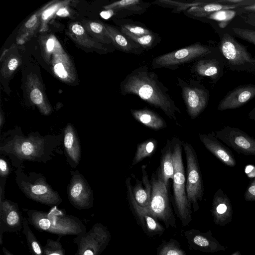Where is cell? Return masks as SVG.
Segmentation results:
<instances>
[{
    "mask_svg": "<svg viewBox=\"0 0 255 255\" xmlns=\"http://www.w3.org/2000/svg\"><path fill=\"white\" fill-rule=\"evenodd\" d=\"M29 95L31 101L43 114L47 115L51 112L52 109L45 99L44 95L39 88L32 87Z\"/></svg>",
    "mask_w": 255,
    "mask_h": 255,
    "instance_id": "obj_31",
    "label": "cell"
},
{
    "mask_svg": "<svg viewBox=\"0 0 255 255\" xmlns=\"http://www.w3.org/2000/svg\"><path fill=\"white\" fill-rule=\"evenodd\" d=\"M255 97V84H244L230 91L219 102L217 110H233L242 107Z\"/></svg>",
    "mask_w": 255,
    "mask_h": 255,
    "instance_id": "obj_16",
    "label": "cell"
},
{
    "mask_svg": "<svg viewBox=\"0 0 255 255\" xmlns=\"http://www.w3.org/2000/svg\"><path fill=\"white\" fill-rule=\"evenodd\" d=\"M16 182L23 193L28 198L49 206L55 207L62 202L58 193L39 174L27 176L22 172L17 173Z\"/></svg>",
    "mask_w": 255,
    "mask_h": 255,
    "instance_id": "obj_5",
    "label": "cell"
},
{
    "mask_svg": "<svg viewBox=\"0 0 255 255\" xmlns=\"http://www.w3.org/2000/svg\"><path fill=\"white\" fill-rule=\"evenodd\" d=\"M112 44L118 50L125 53L139 55L143 49L113 26L104 24Z\"/></svg>",
    "mask_w": 255,
    "mask_h": 255,
    "instance_id": "obj_22",
    "label": "cell"
},
{
    "mask_svg": "<svg viewBox=\"0 0 255 255\" xmlns=\"http://www.w3.org/2000/svg\"><path fill=\"white\" fill-rule=\"evenodd\" d=\"M23 217L17 203L8 200H0V244L3 234L20 232L23 228Z\"/></svg>",
    "mask_w": 255,
    "mask_h": 255,
    "instance_id": "obj_15",
    "label": "cell"
},
{
    "mask_svg": "<svg viewBox=\"0 0 255 255\" xmlns=\"http://www.w3.org/2000/svg\"><path fill=\"white\" fill-rule=\"evenodd\" d=\"M18 62L15 58H12L9 60L8 63V68L11 71H13L16 69L18 66Z\"/></svg>",
    "mask_w": 255,
    "mask_h": 255,
    "instance_id": "obj_44",
    "label": "cell"
},
{
    "mask_svg": "<svg viewBox=\"0 0 255 255\" xmlns=\"http://www.w3.org/2000/svg\"><path fill=\"white\" fill-rule=\"evenodd\" d=\"M47 147L48 142L44 137L15 135L1 145L0 150L21 159L36 161L44 157Z\"/></svg>",
    "mask_w": 255,
    "mask_h": 255,
    "instance_id": "obj_8",
    "label": "cell"
},
{
    "mask_svg": "<svg viewBox=\"0 0 255 255\" xmlns=\"http://www.w3.org/2000/svg\"><path fill=\"white\" fill-rule=\"evenodd\" d=\"M9 173V168L6 161L1 158L0 159V175L1 177H6Z\"/></svg>",
    "mask_w": 255,
    "mask_h": 255,
    "instance_id": "obj_41",
    "label": "cell"
},
{
    "mask_svg": "<svg viewBox=\"0 0 255 255\" xmlns=\"http://www.w3.org/2000/svg\"><path fill=\"white\" fill-rule=\"evenodd\" d=\"M29 224L39 232L64 236H78L86 232V227L78 218L53 207L49 212L24 209Z\"/></svg>",
    "mask_w": 255,
    "mask_h": 255,
    "instance_id": "obj_2",
    "label": "cell"
},
{
    "mask_svg": "<svg viewBox=\"0 0 255 255\" xmlns=\"http://www.w3.org/2000/svg\"><path fill=\"white\" fill-rule=\"evenodd\" d=\"M219 51L228 68L233 71L255 74V57L233 35L221 31Z\"/></svg>",
    "mask_w": 255,
    "mask_h": 255,
    "instance_id": "obj_4",
    "label": "cell"
},
{
    "mask_svg": "<svg viewBox=\"0 0 255 255\" xmlns=\"http://www.w3.org/2000/svg\"><path fill=\"white\" fill-rule=\"evenodd\" d=\"M231 255H241V254L239 251H237L236 252L233 253Z\"/></svg>",
    "mask_w": 255,
    "mask_h": 255,
    "instance_id": "obj_51",
    "label": "cell"
},
{
    "mask_svg": "<svg viewBox=\"0 0 255 255\" xmlns=\"http://www.w3.org/2000/svg\"><path fill=\"white\" fill-rule=\"evenodd\" d=\"M54 46V41L52 39H49L47 42V48L49 51L53 50Z\"/></svg>",
    "mask_w": 255,
    "mask_h": 255,
    "instance_id": "obj_45",
    "label": "cell"
},
{
    "mask_svg": "<svg viewBox=\"0 0 255 255\" xmlns=\"http://www.w3.org/2000/svg\"><path fill=\"white\" fill-rule=\"evenodd\" d=\"M178 79L187 112L192 119H194L207 107L209 92L199 83H187L182 79Z\"/></svg>",
    "mask_w": 255,
    "mask_h": 255,
    "instance_id": "obj_11",
    "label": "cell"
},
{
    "mask_svg": "<svg viewBox=\"0 0 255 255\" xmlns=\"http://www.w3.org/2000/svg\"><path fill=\"white\" fill-rule=\"evenodd\" d=\"M114 15V12L112 9H107L106 10L102 11L100 13L101 16L105 19H108Z\"/></svg>",
    "mask_w": 255,
    "mask_h": 255,
    "instance_id": "obj_43",
    "label": "cell"
},
{
    "mask_svg": "<svg viewBox=\"0 0 255 255\" xmlns=\"http://www.w3.org/2000/svg\"><path fill=\"white\" fill-rule=\"evenodd\" d=\"M199 138L206 149L227 166L234 167L236 160L232 152L214 135V131L208 134H199Z\"/></svg>",
    "mask_w": 255,
    "mask_h": 255,
    "instance_id": "obj_20",
    "label": "cell"
},
{
    "mask_svg": "<svg viewBox=\"0 0 255 255\" xmlns=\"http://www.w3.org/2000/svg\"><path fill=\"white\" fill-rule=\"evenodd\" d=\"M247 201H255V178L250 182L244 194Z\"/></svg>",
    "mask_w": 255,
    "mask_h": 255,
    "instance_id": "obj_38",
    "label": "cell"
},
{
    "mask_svg": "<svg viewBox=\"0 0 255 255\" xmlns=\"http://www.w3.org/2000/svg\"><path fill=\"white\" fill-rule=\"evenodd\" d=\"M248 117L250 120L255 121V107L249 113Z\"/></svg>",
    "mask_w": 255,
    "mask_h": 255,
    "instance_id": "obj_47",
    "label": "cell"
},
{
    "mask_svg": "<svg viewBox=\"0 0 255 255\" xmlns=\"http://www.w3.org/2000/svg\"><path fill=\"white\" fill-rule=\"evenodd\" d=\"M250 0L243 4H236L235 0H212L209 3L195 6L184 11L188 16L200 18H206L210 14L218 11L227 9H237L248 5Z\"/></svg>",
    "mask_w": 255,
    "mask_h": 255,
    "instance_id": "obj_19",
    "label": "cell"
},
{
    "mask_svg": "<svg viewBox=\"0 0 255 255\" xmlns=\"http://www.w3.org/2000/svg\"><path fill=\"white\" fill-rule=\"evenodd\" d=\"M157 170L161 178L168 190L169 180L170 179H173L174 173L172 144L170 140L167 141L166 144L161 150L160 166Z\"/></svg>",
    "mask_w": 255,
    "mask_h": 255,
    "instance_id": "obj_25",
    "label": "cell"
},
{
    "mask_svg": "<svg viewBox=\"0 0 255 255\" xmlns=\"http://www.w3.org/2000/svg\"><path fill=\"white\" fill-rule=\"evenodd\" d=\"M120 30L128 37L140 45L143 49L146 50L152 48L161 41L160 36L156 33L137 36L129 33L122 28H120Z\"/></svg>",
    "mask_w": 255,
    "mask_h": 255,
    "instance_id": "obj_29",
    "label": "cell"
},
{
    "mask_svg": "<svg viewBox=\"0 0 255 255\" xmlns=\"http://www.w3.org/2000/svg\"><path fill=\"white\" fill-rule=\"evenodd\" d=\"M239 15L246 23L255 27V12H240Z\"/></svg>",
    "mask_w": 255,
    "mask_h": 255,
    "instance_id": "obj_39",
    "label": "cell"
},
{
    "mask_svg": "<svg viewBox=\"0 0 255 255\" xmlns=\"http://www.w3.org/2000/svg\"><path fill=\"white\" fill-rule=\"evenodd\" d=\"M90 31L96 35L102 42L110 44L112 41L106 31L104 24L97 22H91L89 23Z\"/></svg>",
    "mask_w": 255,
    "mask_h": 255,
    "instance_id": "obj_36",
    "label": "cell"
},
{
    "mask_svg": "<svg viewBox=\"0 0 255 255\" xmlns=\"http://www.w3.org/2000/svg\"><path fill=\"white\" fill-rule=\"evenodd\" d=\"M168 89L160 81L158 76L146 66L137 67L124 79L121 84L123 95H135L152 106L161 110L169 118L178 123L176 115L181 114Z\"/></svg>",
    "mask_w": 255,
    "mask_h": 255,
    "instance_id": "obj_1",
    "label": "cell"
},
{
    "mask_svg": "<svg viewBox=\"0 0 255 255\" xmlns=\"http://www.w3.org/2000/svg\"><path fill=\"white\" fill-rule=\"evenodd\" d=\"M151 194L146 210L156 220L162 221L166 229L176 227V220L172 212L169 198L165 184L158 171L153 173L150 179Z\"/></svg>",
    "mask_w": 255,
    "mask_h": 255,
    "instance_id": "obj_6",
    "label": "cell"
},
{
    "mask_svg": "<svg viewBox=\"0 0 255 255\" xmlns=\"http://www.w3.org/2000/svg\"><path fill=\"white\" fill-rule=\"evenodd\" d=\"M4 123V118L2 117V114H0V126L1 128Z\"/></svg>",
    "mask_w": 255,
    "mask_h": 255,
    "instance_id": "obj_50",
    "label": "cell"
},
{
    "mask_svg": "<svg viewBox=\"0 0 255 255\" xmlns=\"http://www.w3.org/2000/svg\"><path fill=\"white\" fill-rule=\"evenodd\" d=\"M61 238L58 236L56 241L47 239L43 246L44 255H66L65 250L60 242Z\"/></svg>",
    "mask_w": 255,
    "mask_h": 255,
    "instance_id": "obj_34",
    "label": "cell"
},
{
    "mask_svg": "<svg viewBox=\"0 0 255 255\" xmlns=\"http://www.w3.org/2000/svg\"><path fill=\"white\" fill-rule=\"evenodd\" d=\"M214 135L238 154L255 156V139L244 131L227 126L215 131Z\"/></svg>",
    "mask_w": 255,
    "mask_h": 255,
    "instance_id": "obj_12",
    "label": "cell"
},
{
    "mask_svg": "<svg viewBox=\"0 0 255 255\" xmlns=\"http://www.w3.org/2000/svg\"><path fill=\"white\" fill-rule=\"evenodd\" d=\"M142 179H139L133 175L131 176L135 179V184L131 186V191L133 197L137 203L141 207L147 208L150 202L151 194V184L143 165L141 167Z\"/></svg>",
    "mask_w": 255,
    "mask_h": 255,
    "instance_id": "obj_23",
    "label": "cell"
},
{
    "mask_svg": "<svg viewBox=\"0 0 255 255\" xmlns=\"http://www.w3.org/2000/svg\"><path fill=\"white\" fill-rule=\"evenodd\" d=\"M37 20V17L36 15H32L25 24L26 28H30L34 26Z\"/></svg>",
    "mask_w": 255,
    "mask_h": 255,
    "instance_id": "obj_42",
    "label": "cell"
},
{
    "mask_svg": "<svg viewBox=\"0 0 255 255\" xmlns=\"http://www.w3.org/2000/svg\"><path fill=\"white\" fill-rule=\"evenodd\" d=\"M64 145L67 154L76 164L81 158V147L76 132L73 126L68 124L64 130Z\"/></svg>",
    "mask_w": 255,
    "mask_h": 255,
    "instance_id": "obj_27",
    "label": "cell"
},
{
    "mask_svg": "<svg viewBox=\"0 0 255 255\" xmlns=\"http://www.w3.org/2000/svg\"><path fill=\"white\" fill-rule=\"evenodd\" d=\"M54 11L53 9H50L45 11V12L43 14V17L44 18H46L48 16H49L52 12Z\"/></svg>",
    "mask_w": 255,
    "mask_h": 255,
    "instance_id": "obj_48",
    "label": "cell"
},
{
    "mask_svg": "<svg viewBox=\"0 0 255 255\" xmlns=\"http://www.w3.org/2000/svg\"><path fill=\"white\" fill-rule=\"evenodd\" d=\"M57 14L60 16H65L68 14V11L65 8H62L57 12Z\"/></svg>",
    "mask_w": 255,
    "mask_h": 255,
    "instance_id": "obj_46",
    "label": "cell"
},
{
    "mask_svg": "<svg viewBox=\"0 0 255 255\" xmlns=\"http://www.w3.org/2000/svg\"><path fill=\"white\" fill-rule=\"evenodd\" d=\"M211 55L197 60L192 69L196 75L208 78L215 84L224 74L225 62L223 58L220 60Z\"/></svg>",
    "mask_w": 255,
    "mask_h": 255,
    "instance_id": "obj_18",
    "label": "cell"
},
{
    "mask_svg": "<svg viewBox=\"0 0 255 255\" xmlns=\"http://www.w3.org/2000/svg\"><path fill=\"white\" fill-rule=\"evenodd\" d=\"M111 240L108 228L100 223H96L89 231L74 238L73 242L78 247L74 255H101Z\"/></svg>",
    "mask_w": 255,
    "mask_h": 255,
    "instance_id": "obj_10",
    "label": "cell"
},
{
    "mask_svg": "<svg viewBox=\"0 0 255 255\" xmlns=\"http://www.w3.org/2000/svg\"><path fill=\"white\" fill-rule=\"evenodd\" d=\"M211 213L217 225H225L232 221L233 209L231 201L221 188L216 191L213 196Z\"/></svg>",
    "mask_w": 255,
    "mask_h": 255,
    "instance_id": "obj_21",
    "label": "cell"
},
{
    "mask_svg": "<svg viewBox=\"0 0 255 255\" xmlns=\"http://www.w3.org/2000/svg\"><path fill=\"white\" fill-rule=\"evenodd\" d=\"M120 28H124L129 33L137 36L153 34L154 32L138 22L129 20H121L119 23Z\"/></svg>",
    "mask_w": 255,
    "mask_h": 255,
    "instance_id": "obj_32",
    "label": "cell"
},
{
    "mask_svg": "<svg viewBox=\"0 0 255 255\" xmlns=\"http://www.w3.org/2000/svg\"><path fill=\"white\" fill-rule=\"evenodd\" d=\"M158 141L154 138H150L137 145L131 166H134L147 157L150 156L156 150Z\"/></svg>",
    "mask_w": 255,
    "mask_h": 255,
    "instance_id": "obj_28",
    "label": "cell"
},
{
    "mask_svg": "<svg viewBox=\"0 0 255 255\" xmlns=\"http://www.w3.org/2000/svg\"><path fill=\"white\" fill-rule=\"evenodd\" d=\"M240 8L237 9H227L222 10L214 12L206 18L220 21L221 23H226L227 24V22L231 20L236 14H240Z\"/></svg>",
    "mask_w": 255,
    "mask_h": 255,
    "instance_id": "obj_35",
    "label": "cell"
},
{
    "mask_svg": "<svg viewBox=\"0 0 255 255\" xmlns=\"http://www.w3.org/2000/svg\"><path fill=\"white\" fill-rule=\"evenodd\" d=\"M130 112L137 122L153 130H160L166 127L164 119L155 112L147 109H131Z\"/></svg>",
    "mask_w": 255,
    "mask_h": 255,
    "instance_id": "obj_26",
    "label": "cell"
},
{
    "mask_svg": "<svg viewBox=\"0 0 255 255\" xmlns=\"http://www.w3.org/2000/svg\"><path fill=\"white\" fill-rule=\"evenodd\" d=\"M184 234L190 250L204 253H214L225 250L224 247L213 237L210 231L202 233L192 229L186 231Z\"/></svg>",
    "mask_w": 255,
    "mask_h": 255,
    "instance_id": "obj_17",
    "label": "cell"
},
{
    "mask_svg": "<svg viewBox=\"0 0 255 255\" xmlns=\"http://www.w3.org/2000/svg\"><path fill=\"white\" fill-rule=\"evenodd\" d=\"M54 70L56 74L61 79H65L68 76L65 67L61 63H58L55 64Z\"/></svg>",
    "mask_w": 255,
    "mask_h": 255,
    "instance_id": "obj_40",
    "label": "cell"
},
{
    "mask_svg": "<svg viewBox=\"0 0 255 255\" xmlns=\"http://www.w3.org/2000/svg\"><path fill=\"white\" fill-rule=\"evenodd\" d=\"M126 185L129 205L144 233L151 237L161 236L165 231V228L145 208L140 206L137 203L131 191V177L127 178Z\"/></svg>",
    "mask_w": 255,
    "mask_h": 255,
    "instance_id": "obj_13",
    "label": "cell"
},
{
    "mask_svg": "<svg viewBox=\"0 0 255 255\" xmlns=\"http://www.w3.org/2000/svg\"><path fill=\"white\" fill-rule=\"evenodd\" d=\"M67 195L70 203L78 210L87 209L93 206V191L79 173L73 174L67 188Z\"/></svg>",
    "mask_w": 255,
    "mask_h": 255,
    "instance_id": "obj_14",
    "label": "cell"
},
{
    "mask_svg": "<svg viewBox=\"0 0 255 255\" xmlns=\"http://www.w3.org/2000/svg\"><path fill=\"white\" fill-rule=\"evenodd\" d=\"M2 250L4 255H14L7 249H6L5 247H2Z\"/></svg>",
    "mask_w": 255,
    "mask_h": 255,
    "instance_id": "obj_49",
    "label": "cell"
},
{
    "mask_svg": "<svg viewBox=\"0 0 255 255\" xmlns=\"http://www.w3.org/2000/svg\"><path fill=\"white\" fill-rule=\"evenodd\" d=\"M215 50L214 47L198 42L155 57L152 60L151 66L154 69L165 68L173 70L180 65L211 55Z\"/></svg>",
    "mask_w": 255,
    "mask_h": 255,
    "instance_id": "obj_7",
    "label": "cell"
},
{
    "mask_svg": "<svg viewBox=\"0 0 255 255\" xmlns=\"http://www.w3.org/2000/svg\"><path fill=\"white\" fill-rule=\"evenodd\" d=\"M174 173L173 195L177 214L183 226L189 224L192 220L191 206L186 192V177L182 160L183 143L178 138L171 140Z\"/></svg>",
    "mask_w": 255,
    "mask_h": 255,
    "instance_id": "obj_3",
    "label": "cell"
},
{
    "mask_svg": "<svg viewBox=\"0 0 255 255\" xmlns=\"http://www.w3.org/2000/svg\"><path fill=\"white\" fill-rule=\"evenodd\" d=\"M156 255H187L181 248L178 242L173 239L169 241H163L158 247Z\"/></svg>",
    "mask_w": 255,
    "mask_h": 255,
    "instance_id": "obj_33",
    "label": "cell"
},
{
    "mask_svg": "<svg viewBox=\"0 0 255 255\" xmlns=\"http://www.w3.org/2000/svg\"><path fill=\"white\" fill-rule=\"evenodd\" d=\"M150 3L139 0H121L105 6L107 9H112L114 14L123 12L124 17L132 14H141L150 6Z\"/></svg>",
    "mask_w": 255,
    "mask_h": 255,
    "instance_id": "obj_24",
    "label": "cell"
},
{
    "mask_svg": "<svg viewBox=\"0 0 255 255\" xmlns=\"http://www.w3.org/2000/svg\"><path fill=\"white\" fill-rule=\"evenodd\" d=\"M28 224L27 218L24 217L23 233L25 237L29 252L31 255H44L43 246L31 231Z\"/></svg>",
    "mask_w": 255,
    "mask_h": 255,
    "instance_id": "obj_30",
    "label": "cell"
},
{
    "mask_svg": "<svg viewBox=\"0 0 255 255\" xmlns=\"http://www.w3.org/2000/svg\"><path fill=\"white\" fill-rule=\"evenodd\" d=\"M232 35L255 45V30L241 27H232Z\"/></svg>",
    "mask_w": 255,
    "mask_h": 255,
    "instance_id": "obj_37",
    "label": "cell"
},
{
    "mask_svg": "<svg viewBox=\"0 0 255 255\" xmlns=\"http://www.w3.org/2000/svg\"><path fill=\"white\" fill-rule=\"evenodd\" d=\"M186 158V192L190 205L196 212L199 202L202 200L204 186L196 153L191 144L182 142Z\"/></svg>",
    "mask_w": 255,
    "mask_h": 255,
    "instance_id": "obj_9",
    "label": "cell"
}]
</instances>
